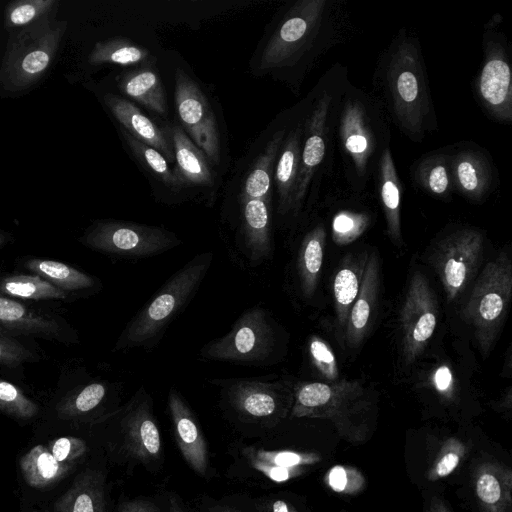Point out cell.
Returning <instances> with one entry per match:
<instances>
[{"instance_id":"1","label":"cell","mask_w":512,"mask_h":512,"mask_svg":"<svg viewBox=\"0 0 512 512\" xmlns=\"http://www.w3.org/2000/svg\"><path fill=\"white\" fill-rule=\"evenodd\" d=\"M291 416L330 421L338 435L354 445L372 436L377 420L374 393L357 380L305 382L293 388Z\"/></svg>"},{"instance_id":"2","label":"cell","mask_w":512,"mask_h":512,"mask_svg":"<svg viewBox=\"0 0 512 512\" xmlns=\"http://www.w3.org/2000/svg\"><path fill=\"white\" fill-rule=\"evenodd\" d=\"M212 262L213 253L202 252L178 269L128 322L114 350L141 348L151 351L174 318L196 295Z\"/></svg>"},{"instance_id":"3","label":"cell","mask_w":512,"mask_h":512,"mask_svg":"<svg viewBox=\"0 0 512 512\" xmlns=\"http://www.w3.org/2000/svg\"><path fill=\"white\" fill-rule=\"evenodd\" d=\"M512 293V264L502 251L478 276L461 315L474 329L479 350L489 356L505 321Z\"/></svg>"},{"instance_id":"4","label":"cell","mask_w":512,"mask_h":512,"mask_svg":"<svg viewBox=\"0 0 512 512\" xmlns=\"http://www.w3.org/2000/svg\"><path fill=\"white\" fill-rule=\"evenodd\" d=\"M281 332L268 310L254 306L243 312L222 337L205 344L202 358L249 366H267L278 357Z\"/></svg>"},{"instance_id":"5","label":"cell","mask_w":512,"mask_h":512,"mask_svg":"<svg viewBox=\"0 0 512 512\" xmlns=\"http://www.w3.org/2000/svg\"><path fill=\"white\" fill-rule=\"evenodd\" d=\"M219 387L225 402L242 422L274 425L291 412L293 387L268 377L220 378L210 380Z\"/></svg>"},{"instance_id":"6","label":"cell","mask_w":512,"mask_h":512,"mask_svg":"<svg viewBox=\"0 0 512 512\" xmlns=\"http://www.w3.org/2000/svg\"><path fill=\"white\" fill-rule=\"evenodd\" d=\"M87 243L107 254L136 259L164 253L181 245L182 241L162 227L110 221L93 230Z\"/></svg>"},{"instance_id":"7","label":"cell","mask_w":512,"mask_h":512,"mask_svg":"<svg viewBox=\"0 0 512 512\" xmlns=\"http://www.w3.org/2000/svg\"><path fill=\"white\" fill-rule=\"evenodd\" d=\"M118 451L124 460L147 467L157 464L162 457L153 401L144 387L138 388L122 410Z\"/></svg>"},{"instance_id":"8","label":"cell","mask_w":512,"mask_h":512,"mask_svg":"<svg viewBox=\"0 0 512 512\" xmlns=\"http://www.w3.org/2000/svg\"><path fill=\"white\" fill-rule=\"evenodd\" d=\"M483 246L482 234L474 229L456 231L437 245L432 263L448 302L454 301L475 276Z\"/></svg>"},{"instance_id":"9","label":"cell","mask_w":512,"mask_h":512,"mask_svg":"<svg viewBox=\"0 0 512 512\" xmlns=\"http://www.w3.org/2000/svg\"><path fill=\"white\" fill-rule=\"evenodd\" d=\"M175 106L181 128L206 155L220 164V136L214 112L199 85L182 69L175 72Z\"/></svg>"},{"instance_id":"10","label":"cell","mask_w":512,"mask_h":512,"mask_svg":"<svg viewBox=\"0 0 512 512\" xmlns=\"http://www.w3.org/2000/svg\"><path fill=\"white\" fill-rule=\"evenodd\" d=\"M438 320L434 291L420 271L412 275L400 312L402 352L405 364L412 365L424 351Z\"/></svg>"},{"instance_id":"11","label":"cell","mask_w":512,"mask_h":512,"mask_svg":"<svg viewBox=\"0 0 512 512\" xmlns=\"http://www.w3.org/2000/svg\"><path fill=\"white\" fill-rule=\"evenodd\" d=\"M168 410L182 457L195 473L205 476L209 464L205 437L193 411L175 387L168 392Z\"/></svg>"},{"instance_id":"12","label":"cell","mask_w":512,"mask_h":512,"mask_svg":"<svg viewBox=\"0 0 512 512\" xmlns=\"http://www.w3.org/2000/svg\"><path fill=\"white\" fill-rule=\"evenodd\" d=\"M239 249L251 267H257L273 255L270 200L241 199Z\"/></svg>"},{"instance_id":"13","label":"cell","mask_w":512,"mask_h":512,"mask_svg":"<svg viewBox=\"0 0 512 512\" xmlns=\"http://www.w3.org/2000/svg\"><path fill=\"white\" fill-rule=\"evenodd\" d=\"M472 480L481 512H512V471L508 466L495 459L480 461Z\"/></svg>"},{"instance_id":"14","label":"cell","mask_w":512,"mask_h":512,"mask_svg":"<svg viewBox=\"0 0 512 512\" xmlns=\"http://www.w3.org/2000/svg\"><path fill=\"white\" fill-rule=\"evenodd\" d=\"M379 292V260L375 252L367 256L358 296L350 310L344 338L351 349L364 340L371 326Z\"/></svg>"},{"instance_id":"15","label":"cell","mask_w":512,"mask_h":512,"mask_svg":"<svg viewBox=\"0 0 512 512\" xmlns=\"http://www.w3.org/2000/svg\"><path fill=\"white\" fill-rule=\"evenodd\" d=\"M174 152V173L182 189L212 187L215 173L206 155L192 142L181 126H167Z\"/></svg>"},{"instance_id":"16","label":"cell","mask_w":512,"mask_h":512,"mask_svg":"<svg viewBox=\"0 0 512 512\" xmlns=\"http://www.w3.org/2000/svg\"><path fill=\"white\" fill-rule=\"evenodd\" d=\"M313 16L311 4L301 3L300 7L281 23L262 51L260 70L282 65L296 51L311 29Z\"/></svg>"},{"instance_id":"17","label":"cell","mask_w":512,"mask_h":512,"mask_svg":"<svg viewBox=\"0 0 512 512\" xmlns=\"http://www.w3.org/2000/svg\"><path fill=\"white\" fill-rule=\"evenodd\" d=\"M108 105L129 135L156 149L171 165L174 164L173 146L167 127H159L129 100L109 95Z\"/></svg>"},{"instance_id":"18","label":"cell","mask_w":512,"mask_h":512,"mask_svg":"<svg viewBox=\"0 0 512 512\" xmlns=\"http://www.w3.org/2000/svg\"><path fill=\"white\" fill-rule=\"evenodd\" d=\"M244 455L250 465L274 482H285L304 474L305 467L321 461L315 452L264 450L248 447Z\"/></svg>"},{"instance_id":"19","label":"cell","mask_w":512,"mask_h":512,"mask_svg":"<svg viewBox=\"0 0 512 512\" xmlns=\"http://www.w3.org/2000/svg\"><path fill=\"white\" fill-rule=\"evenodd\" d=\"M329 100L323 98L315 108L309 121L308 133L301 149L300 167L297 178L292 210L301 206L307 186L315 168L322 162L325 154L324 123Z\"/></svg>"},{"instance_id":"20","label":"cell","mask_w":512,"mask_h":512,"mask_svg":"<svg viewBox=\"0 0 512 512\" xmlns=\"http://www.w3.org/2000/svg\"><path fill=\"white\" fill-rule=\"evenodd\" d=\"M53 508L55 512H107L104 474L99 470H84Z\"/></svg>"},{"instance_id":"21","label":"cell","mask_w":512,"mask_h":512,"mask_svg":"<svg viewBox=\"0 0 512 512\" xmlns=\"http://www.w3.org/2000/svg\"><path fill=\"white\" fill-rule=\"evenodd\" d=\"M301 157V128L292 130L284 139L279 151L273 181L278 195V212L282 215L292 210Z\"/></svg>"},{"instance_id":"22","label":"cell","mask_w":512,"mask_h":512,"mask_svg":"<svg viewBox=\"0 0 512 512\" xmlns=\"http://www.w3.org/2000/svg\"><path fill=\"white\" fill-rule=\"evenodd\" d=\"M366 259V255H347L333 279L336 326L343 335L350 310L359 293Z\"/></svg>"},{"instance_id":"23","label":"cell","mask_w":512,"mask_h":512,"mask_svg":"<svg viewBox=\"0 0 512 512\" xmlns=\"http://www.w3.org/2000/svg\"><path fill=\"white\" fill-rule=\"evenodd\" d=\"M285 139V130L276 131L255 159L241 185V199H271L276 160Z\"/></svg>"},{"instance_id":"24","label":"cell","mask_w":512,"mask_h":512,"mask_svg":"<svg viewBox=\"0 0 512 512\" xmlns=\"http://www.w3.org/2000/svg\"><path fill=\"white\" fill-rule=\"evenodd\" d=\"M121 91L151 111L166 116L168 112L164 87L158 73L149 66L133 69L119 82Z\"/></svg>"},{"instance_id":"25","label":"cell","mask_w":512,"mask_h":512,"mask_svg":"<svg viewBox=\"0 0 512 512\" xmlns=\"http://www.w3.org/2000/svg\"><path fill=\"white\" fill-rule=\"evenodd\" d=\"M24 481L33 488L42 489L64 478L74 464L57 461L44 445H36L20 458Z\"/></svg>"},{"instance_id":"26","label":"cell","mask_w":512,"mask_h":512,"mask_svg":"<svg viewBox=\"0 0 512 512\" xmlns=\"http://www.w3.org/2000/svg\"><path fill=\"white\" fill-rule=\"evenodd\" d=\"M326 233L319 225L303 238L297 259L300 290L304 298L310 299L316 291L321 273Z\"/></svg>"},{"instance_id":"27","label":"cell","mask_w":512,"mask_h":512,"mask_svg":"<svg viewBox=\"0 0 512 512\" xmlns=\"http://www.w3.org/2000/svg\"><path fill=\"white\" fill-rule=\"evenodd\" d=\"M479 89L483 100L491 108L510 111L511 70L502 56L494 54L487 59L481 72Z\"/></svg>"},{"instance_id":"28","label":"cell","mask_w":512,"mask_h":512,"mask_svg":"<svg viewBox=\"0 0 512 512\" xmlns=\"http://www.w3.org/2000/svg\"><path fill=\"white\" fill-rule=\"evenodd\" d=\"M0 328L19 334L54 335L59 331L53 319L3 297H0Z\"/></svg>"},{"instance_id":"29","label":"cell","mask_w":512,"mask_h":512,"mask_svg":"<svg viewBox=\"0 0 512 512\" xmlns=\"http://www.w3.org/2000/svg\"><path fill=\"white\" fill-rule=\"evenodd\" d=\"M381 178V198L387 220L388 235L394 243L401 244L400 191L394 164L388 149L382 155Z\"/></svg>"},{"instance_id":"30","label":"cell","mask_w":512,"mask_h":512,"mask_svg":"<svg viewBox=\"0 0 512 512\" xmlns=\"http://www.w3.org/2000/svg\"><path fill=\"white\" fill-rule=\"evenodd\" d=\"M26 265L29 270L63 291L87 289L95 285L91 276L58 261L31 259Z\"/></svg>"},{"instance_id":"31","label":"cell","mask_w":512,"mask_h":512,"mask_svg":"<svg viewBox=\"0 0 512 512\" xmlns=\"http://www.w3.org/2000/svg\"><path fill=\"white\" fill-rule=\"evenodd\" d=\"M2 293L31 300L65 299V291L38 275L15 274L0 279Z\"/></svg>"},{"instance_id":"32","label":"cell","mask_w":512,"mask_h":512,"mask_svg":"<svg viewBox=\"0 0 512 512\" xmlns=\"http://www.w3.org/2000/svg\"><path fill=\"white\" fill-rule=\"evenodd\" d=\"M123 137L133 155L154 175V177L174 192L182 190L180 183L175 176L174 166L171 167V164L160 152L151 146L134 139L125 130L123 131Z\"/></svg>"},{"instance_id":"33","label":"cell","mask_w":512,"mask_h":512,"mask_svg":"<svg viewBox=\"0 0 512 512\" xmlns=\"http://www.w3.org/2000/svg\"><path fill=\"white\" fill-rule=\"evenodd\" d=\"M344 146L352 155L356 165L362 168L368 157L369 138L364 128L359 113L354 108H349L342 121Z\"/></svg>"},{"instance_id":"34","label":"cell","mask_w":512,"mask_h":512,"mask_svg":"<svg viewBox=\"0 0 512 512\" xmlns=\"http://www.w3.org/2000/svg\"><path fill=\"white\" fill-rule=\"evenodd\" d=\"M467 446L455 437L447 438L439 447L435 458L427 469V479L437 481L450 475L467 455Z\"/></svg>"},{"instance_id":"35","label":"cell","mask_w":512,"mask_h":512,"mask_svg":"<svg viewBox=\"0 0 512 512\" xmlns=\"http://www.w3.org/2000/svg\"><path fill=\"white\" fill-rule=\"evenodd\" d=\"M101 58L114 64L132 66L149 63L152 55L144 46L129 39H118L102 48Z\"/></svg>"},{"instance_id":"36","label":"cell","mask_w":512,"mask_h":512,"mask_svg":"<svg viewBox=\"0 0 512 512\" xmlns=\"http://www.w3.org/2000/svg\"><path fill=\"white\" fill-rule=\"evenodd\" d=\"M324 483L334 492L354 496L366 487L363 473L350 465H335L324 475Z\"/></svg>"},{"instance_id":"37","label":"cell","mask_w":512,"mask_h":512,"mask_svg":"<svg viewBox=\"0 0 512 512\" xmlns=\"http://www.w3.org/2000/svg\"><path fill=\"white\" fill-rule=\"evenodd\" d=\"M397 103L404 109L415 110L420 104L422 91L418 74L412 67L401 66L392 80Z\"/></svg>"},{"instance_id":"38","label":"cell","mask_w":512,"mask_h":512,"mask_svg":"<svg viewBox=\"0 0 512 512\" xmlns=\"http://www.w3.org/2000/svg\"><path fill=\"white\" fill-rule=\"evenodd\" d=\"M0 410L19 419H29L37 414L38 406L17 386L0 379Z\"/></svg>"},{"instance_id":"39","label":"cell","mask_w":512,"mask_h":512,"mask_svg":"<svg viewBox=\"0 0 512 512\" xmlns=\"http://www.w3.org/2000/svg\"><path fill=\"white\" fill-rule=\"evenodd\" d=\"M309 354L313 365L327 383L339 379L336 357L331 347L321 338L313 336L309 341Z\"/></svg>"},{"instance_id":"40","label":"cell","mask_w":512,"mask_h":512,"mask_svg":"<svg viewBox=\"0 0 512 512\" xmlns=\"http://www.w3.org/2000/svg\"><path fill=\"white\" fill-rule=\"evenodd\" d=\"M367 218L348 212L335 216L332 224V238L338 245H347L356 240L365 230Z\"/></svg>"},{"instance_id":"41","label":"cell","mask_w":512,"mask_h":512,"mask_svg":"<svg viewBox=\"0 0 512 512\" xmlns=\"http://www.w3.org/2000/svg\"><path fill=\"white\" fill-rule=\"evenodd\" d=\"M107 395V387L101 382L85 386L71 401L66 411L69 415L88 413L98 407Z\"/></svg>"},{"instance_id":"42","label":"cell","mask_w":512,"mask_h":512,"mask_svg":"<svg viewBox=\"0 0 512 512\" xmlns=\"http://www.w3.org/2000/svg\"><path fill=\"white\" fill-rule=\"evenodd\" d=\"M48 449L57 461L74 464L84 456L87 445L81 438L65 436L51 441Z\"/></svg>"},{"instance_id":"43","label":"cell","mask_w":512,"mask_h":512,"mask_svg":"<svg viewBox=\"0 0 512 512\" xmlns=\"http://www.w3.org/2000/svg\"><path fill=\"white\" fill-rule=\"evenodd\" d=\"M456 174L463 190L471 194H478L481 191L482 174L474 160L467 157L460 159L456 166Z\"/></svg>"},{"instance_id":"44","label":"cell","mask_w":512,"mask_h":512,"mask_svg":"<svg viewBox=\"0 0 512 512\" xmlns=\"http://www.w3.org/2000/svg\"><path fill=\"white\" fill-rule=\"evenodd\" d=\"M32 359V354L17 341L0 333V364L16 367Z\"/></svg>"},{"instance_id":"45","label":"cell","mask_w":512,"mask_h":512,"mask_svg":"<svg viewBox=\"0 0 512 512\" xmlns=\"http://www.w3.org/2000/svg\"><path fill=\"white\" fill-rule=\"evenodd\" d=\"M429 189L436 194H443L448 187L449 179L445 166L436 165L428 174Z\"/></svg>"},{"instance_id":"46","label":"cell","mask_w":512,"mask_h":512,"mask_svg":"<svg viewBox=\"0 0 512 512\" xmlns=\"http://www.w3.org/2000/svg\"><path fill=\"white\" fill-rule=\"evenodd\" d=\"M433 383L439 393L447 397L450 396L453 390V376L450 369L445 365L436 369Z\"/></svg>"},{"instance_id":"47","label":"cell","mask_w":512,"mask_h":512,"mask_svg":"<svg viewBox=\"0 0 512 512\" xmlns=\"http://www.w3.org/2000/svg\"><path fill=\"white\" fill-rule=\"evenodd\" d=\"M49 62L48 55L40 50L29 53L22 62L23 69L28 73L44 70Z\"/></svg>"},{"instance_id":"48","label":"cell","mask_w":512,"mask_h":512,"mask_svg":"<svg viewBox=\"0 0 512 512\" xmlns=\"http://www.w3.org/2000/svg\"><path fill=\"white\" fill-rule=\"evenodd\" d=\"M118 512H160V510L152 502L136 499L122 503Z\"/></svg>"},{"instance_id":"49","label":"cell","mask_w":512,"mask_h":512,"mask_svg":"<svg viewBox=\"0 0 512 512\" xmlns=\"http://www.w3.org/2000/svg\"><path fill=\"white\" fill-rule=\"evenodd\" d=\"M35 8L31 5H22L14 9L11 13V21L16 25H22L29 22L35 16Z\"/></svg>"},{"instance_id":"50","label":"cell","mask_w":512,"mask_h":512,"mask_svg":"<svg viewBox=\"0 0 512 512\" xmlns=\"http://www.w3.org/2000/svg\"><path fill=\"white\" fill-rule=\"evenodd\" d=\"M269 512H298L297 509L289 502L276 499L269 504Z\"/></svg>"},{"instance_id":"51","label":"cell","mask_w":512,"mask_h":512,"mask_svg":"<svg viewBox=\"0 0 512 512\" xmlns=\"http://www.w3.org/2000/svg\"><path fill=\"white\" fill-rule=\"evenodd\" d=\"M426 512H451L448 505L439 497H432L427 505Z\"/></svg>"},{"instance_id":"52","label":"cell","mask_w":512,"mask_h":512,"mask_svg":"<svg viewBox=\"0 0 512 512\" xmlns=\"http://www.w3.org/2000/svg\"><path fill=\"white\" fill-rule=\"evenodd\" d=\"M169 512H185L175 496H169Z\"/></svg>"},{"instance_id":"53","label":"cell","mask_w":512,"mask_h":512,"mask_svg":"<svg viewBox=\"0 0 512 512\" xmlns=\"http://www.w3.org/2000/svg\"><path fill=\"white\" fill-rule=\"evenodd\" d=\"M211 512H239L235 509L225 506H217L211 510Z\"/></svg>"},{"instance_id":"54","label":"cell","mask_w":512,"mask_h":512,"mask_svg":"<svg viewBox=\"0 0 512 512\" xmlns=\"http://www.w3.org/2000/svg\"><path fill=\"white\" fill-rule=\"evenodd\" d=\"M2 243V238L0 237V244Z\"/></svg>"}]
</instances>
